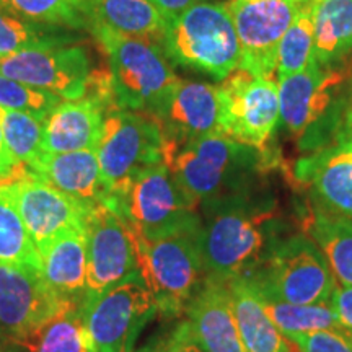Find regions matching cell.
<instances>
[{
    "instance_id": "20",
    "label": "cell",
    "mask_w": 352,
    "mask_h": 352,
    "mask_svg": "<svg viewBox=\"0 0 352 352\" xmlns=\"http://www.w3.org/2000/svg\"><path fill=\"white\" fill-rule=\"evenodd\" d=\"M28 170L90 212L100 206H111L95 148L65 153L43 152Z\"/></svg>"
},
{
    "instance_id": "8",
    "label": "cell",
    "mask_w": 352,
    "mask_h": 352,
    "mask_svg": "<svg viewBox=\"0 0 352 352\" xmlns=\"http://www.w3.org/2000/svg\"><path fill=\"white\" fill-rule=\"evenodd\" d=\"M83 323L94 352H129L151 314L152 296L139 272L82 303Z\"/></svg>"
},
{
    "instance_id": "1",
    "label": "cell",
    "mask_w": 352,
    "mask_h": 352,
    "mask_svg": "<svg viewBox=\"0 0 352 352\" xmlns=\"http://www.w3.org/2000/svg\"><path fill=\"white\" fill-rule=\"evenodd\" d=\"M201 206L206 277L222 284L248 277L277 233L274 201L253 188Z\"/></svg>"
},
{
    "instance_id": "3",
    "label": "cell",
    "mask_w": 352,
    "mask_h": 352,
    "mask_svg": "<svg viewBox=\"0 0 352 352\" xmlns=\"http://www.w3.org/2000/svg\"><path fill=\"white\" fill-rule=\"evenodd\" d=\"M201 233V217L155 235L135 232L139 274L158 314H183L206 280Z\"/></svg>"
},
{
    "instance_id": "38",
    "label": "cell",
    "mask_w": 352,
    "mask_h": 352,
    "mask_svg": "<svg viewBox=\"0 0 352 352\" xmlns=\"http://www.w3.org/2000/svg\"><path fill=\"white\" fill-rule=\"evenodd\" d=\"M23 168H26V166L20 165L19 162L12 157V153L8 152L6 139H3L2 124H0V183L12 179L13 176L19 175Z\"/></svg>"
},
{
    "instance_id": "40",
    "label": "cell",
    "mask_w": 352,
    "mask_h": 352,
    "mask_svg": "<svg viewBox=\"0 0 352 352\" xmlns=\"http://www.w3.org/2000/svg\"><path fill=\"white\" fill-rule=\"evenodd\" d=\"M277 352H297V351H296V347H294V346L290 344V342L287 341V344H285V346L283 347V349L277 351Z\"/></svg>"
},
{
    "instance_id": "28",
    "label": "cell",
    "mask_w": 352,
    "mask_h": 352,
    "mask_svg": "<svg viewBox=\"0 0 352 352\" xmlns=\"http://www.w3.org/2000/svg\"><path fill=\"white\" fill-rule=\"evenodd\" d=\"M318 0H297L294 20L277 54V80L300 72L315 60V10Z\"/></svg>"
},
{
    "instance_id": "13",
    "label": "cell",
    "mask_w": 352,
    "mask_h": 352,
    "mask_svg": "<svg viewBox=\"0 0 352 352\" xmlns=\"http://www.w3.org/2000/svg\"><path fill=\"white\" fill-rule=\"evenodd\" d=\"M349 70L324 69L314 60L307 69L277 80L279 122L303 148H314L334 108L333 94Z\"/></svg>"
},
{
    "instance_id": "42",
    "label": "cell",
    "mask_w": 352,
    "mask_h": 352,
    "mask_svg": "<svg viewBox=\"0 0 352 352\" xmlns=\"http://www.w3.org/2000/svg\"><path fill=\"white\" fill-rule=\"evenodd\" d=\"M349 69H352V56H351V60H349Z\"/></svg>"
},
{
    "instance_id": "30",
    "label": "cell",
    "mask_w": 352,
    "mask_h": 352,
    "mask_svg": "<svg viewBox=\"0 0 352 352\" xmlns=\"http://www.w3.org/2000/svg\"><path fill=\"white\" fill-rule=\"evenodd\" d=\"M261 297V303L274 327L284 338L311 331H344L329 303L323 305H294Z\"/></svg>"
},
{
    "instance_id": "33",
    "label": "cell",
    "mask_w": 352,
    "mask_h": 352,
    "mask_svg": "<svg viewBox=\"0 0 352 352\" xmlns=\"http://www.w3.org/2000/svg\"><path fill=\"white\" fill-rule=\"evenodd\" d=\"M59 96L38 90L0 72V108L23 111L44 121L60 103Z\"/></svg>"
},
{
    "instance_id": "2",
    "label": "cell",
    "mask_w": 352,
    "mask_h": 352,
    "mask_svg": "<svg viewBox=\"0 0 352 352\" xmlns=\"http://www.w3.org/2000/svg\"><path fill=\"white\" fill-rule=\"evenodd\" d=\"M165 162L188 199L201 206L256 188L264 170L272 166V155L264 148L212 134L168 152Z\"/></svg>"
},
{
    "instance_id": "7",
    "label": "cell",
    "mask_w": 352,
    "mask_h": 352,
    "mask_svg": "<svg viewBox=\"0 0 352 352\" xmlns=\"http://www.w3.org/2000/svg\"><path fill=\"white\" fill-rule=\"evenodd\" d=\"M96 155L111 208L116 209L135 176L165 162L164 132L151 114L113 108L104 118Z\"/></svg>"
},
{
    "instance_id": "39",
    "label": "cell",
    "mask_w": 352,
    "mask_h": 352,
    "mask_svg": "<svg viewBox=\"0 0 352 352\" xmlns=\"http://www.w3.org/2000/svg\"><path fill=\"white\" fill-rule=\"evenodd\" d=\"M147 2H151L153 7H157L166 19H171V16L184 12L188 7L199 2V0H147Z\"/></svg>"
},
{
    "instance_id": "16",
    "label": "cell",
    "mask_w": 352,
    "mask_h": 352,
    "mask_svg": "<svg viewBox=\"0 0 352 352\" xmlns=\"http://www.w3.org/2000/svg\"><path fill=\"white\" fill-rule=\"evenodd\" d=\"M316 208L352 220V108L334 138L294 168Z\"/></svg>"
},
{
    "instance_id": "4",
    "label": "cell",
    "mask_w": 352,
    "mask_h": 352,
    "mask_svg": "<svg viewBox=\"0 0 352 352\" xmlns=\"http://www.w3.org/2000/svg\"><path fill=\"white\" fill-rule=\"evenodd\" d=\"M88 30L108 57L116 108L155 116L179 80L162 43L124 36L100 26Z\"/></svg>"
},
{
    "instance_id": "10",
    "label": "cell",
    "mask_w": 352,
    "mask_h": 352,
    "mask_svg": "<svg viewBox=\"0 0 352 352\" xmlns=\"http://www.w3.org/2000/svg\"><path fill=\"white\" fill-rule=\"evenodd\" d=\"M0 192L19 212L39 253L65 232L74 228L85 230L90 210L28 168L0 183Z\"/></svg>"
},
{
    "instance_id": "25",
    "label": "cell",
    "mask_w": 352,
    "mask_h": 352,
    "mask_svg": "<svg viewBox=\"0 0 352 352\" xmlns=\"http://www.w3.org/2000/svg\"><path fill=\"white\" fill-rule=\"evenodd\" d=\"M303 233L318 246L340 285H352V220L320 208L303 217Z\"/></svg>"
},
{
    "instance_id": "5",
    "label": "cell",
    "mask_w": 352,
    "mask_h": 352,
    "mask_svg": "<svg viewBox=\"0 0 352 352\" xmlns=\"http://www.w3.org/2000/svg\"><path fill=\"white\" fill-rule=\"evenodd\" d=\"M246 279L263 297L294 305L329 303L338 285L324 254L305 233H276Z\"/></svg>"
},
{
    "instance_id": "37",
    "label": "cell",
    "mask_w": 352,
    "mask_h": 352,
    "mask_svg": "<svg viewBox=\"0 0 352 352\" xmlns=\"http://www.w3.org/2000/svg\"><path fill=\"white\" fill-rule=\"evenodd\" d=\"M166 352H204L199 346V342L196 341L188 320L183 321V323L179 324V328L175 331L173 338H171L170 347Z\"/></svg>"
},
{
    "instance_id": "19",
    "label": "cell",
    "mask_w": 352,
    "mask_h": 352,
    "mask_svg": "<svg viewBox=\"0 0 352 352\" xmlns=\"http://www.w3.org/2000/svg\"><path fill=\"white\" fill-rule=\"evenodd\" d=\"M116 108L109 88H96L80 100L60 101L44 120L43 152L91 151L103 135L104 118Z\"/></svg>"
},
{
    "instance_id": "26",
    "label": "cell",
    "mask_w": 352,
    "mask_h": 352,
    "mask_svg": "<svg viewBox=\"0 0 352 352\" xmlns=\"http://www.w3.org/2000/svg\"><path fill=\"white\" fill-rule=\"evenodd\" d=\"M352 56V0H318L315 10V60L341 69Z\"/></svg>"
},
{
    "instance_id": "14",
    "label": "cell",
    "mask_w": 352,
    "mask_h": 352,
    "mask_svg": "<svg viewBox=\"0 0 352 352\" xmlns=\"http://www.w3.org/2000/svg\"><path fill=\"white\" fill-rule=\"evenodd\" d=\"M116 210L124 215L135 232L145 236L199 217L197 206L182 191L166 162L135 176Z\"/></svg>"
},
{
    "instance_id": "21",
    "label": "cell",
    "mask_w": 352,
    "mask_h": 352,
    "mask_svg": "<svg viewBox=\"0 0 352 352\" xmlns=\"http://www.w3.org/2000/svg\"><path fill=\"white\" fill-rule=\"evenodd\" d=\"M184 314L204 352H246L233 316L227 284L206 277Z\"/></svg>"
},
{
    "instance_id": "27",
    "label": "cell",
    "mask_w": 352,
    "mask_h": 352,
    "mask_svg": "<svg viewBox=\"0 0 352 352\" xmlns=\"http://www.w3.org/2000/svg\"><path fill=\"white\" fill-rule=\"evenodd\" d=\"M83 302H65L57 314L19 341L28 352H94L83 323Z\"/></svg>"
},
{
    "instance_id": "22",
    "label": "cell",
    "mask_w": 352,
    "mask_h": 352,
    "mask_svg": "<svg viewBox=\"0 0 352 352\" xmlns=\"http://www.w3.org/2000/svg\"><path fill=\"white\" fill-rule=\"evenodd\" d=\"M41 276L64 300L83 302L87 294V233L74 228L39 253Z\"/></svg>"
},
{
    "instance_id": "32",
    "label": "cell",
    "mask_w": 352,
    "mask_h": 352,
    "mask_svg": "<svg viewBox=\"0 0 352 352\" xmlns=\"http://www.w3.org/2000/svg\"><path fill=\"white\" fill-rule=\"evenodd\" d=\"M0 124L8 152L30 168L43 153L44 121L23 111L0 108Z\"/></svg>"
},
{
    "instance_id": "31",
    "label": "cell",
    "mask_w": 352,
    "mask_h": 352,
    "mask_svg": "<svg viewBox=\"0 0 352 352\" xmlns=\"http://www.w3.org/2000/svg\"><path fill=\"white\" fill-rule=\"evenodd\" d=\"M0 266L41 272V256L12 202L0 192Z\"/></svg>"
},
{
    "instance_id": "35",
    "label": "cell",
    "mask_w": 352,
    "mask_h": 352,
    "mask_svg": "<svg viewBox=\"0 0 352 352\" xmlns=\"http://www.w3.org/2000/svg\"><path fill=\"white\" fill-rule=\"evenodd\" d=\"M298 352H352V334L346 331H311L285 338Z\"/></svg>"
},
{
    "instance_id": "41",
    "label": "cell",
    "mask_w": 352,
    "mask_h": 352,
    "mask_svg": "<svg viewBox=\"0 0 352 352\" xmlns=\"http://www.w3.org/2000/svg\"><path fill=\"white\" fill-rule=\"evenodd\" d=\"M0 352H7V351H6V347L2 346V342H0Z\"/></svg>"
},
{
    "instance_id": "17",
    "label": "cell",
    "mask_w": 352,
    "mask_h": 352,
    "mask_svg": "<svg viewBox=\"0 0 352 352\" xmlns=\"http://www.w3.org/2000/svg\"><path fill=\"white\" fill-rule=\"evenodd\" d=\"M65 302L39 271L0 266V333L15 342L52 318Z\"/></svg>"
},
{
    "instance_id": "23",
    "label": "cell",
    "mask_w": 352,
    "mask_h": 352,
    "mask_svg": "<svg viewBox=\"0 0 352 352\" xmlns=\"http://www.w3.org/2000/svg\"><path fill=\"white\" fill-rule=\"evenodd\" d=\"M166 16L147 0H91L88 26L162 43Z\"/></svg>"
},
{
    "instance_id": "24",
    "label": "cell",
    "mask_w": 352,
    "mask_h": 352,
    "mask_svg": "<svg viewBox=\"0 0 352 352\" xmlns=\"http://www.w3.org/2000/svg\"><path fill=\"white\" fill-rule=\"evenodd\" d=\"M227 287L230 292L233 316L246 352H277L283 349L287 341L267 316L252 280L239 277L227 283Z\"/></svg>"
},
{
    "instance_id": "11",
    "label": "cell",
    "mask_w": 352,
    "mask_h": 352,
    "mask_svg": "<svg viewBox=\"0 0 352 352\" xmlns=\"http://www.w3.org/2000/svg\"><path fill=\"white\" fill-rule=\"evenodd\" d=\"M222 135L264 148L279 124V88L270 77L236 69L219 85Z\"/></svg>"
},
{
    "instance_id": "36",
    "label": "cell",
    "mask_w": 352,
    "mask_h": 352,
    "mask_svg": "<svg viewBox=\"0 0 352 352\" xmlns=\"http://www.w3.org/2000/svg\"><path fill=\"white\" fill-rule=\"evenodd\" d=\"M329 307L340 321L341 328L346 333L352 334V285H336Z\"/></svg>"
},
{
    "instance_id": "34",
    "label": "cell",
    "mask_w": 352,
    "mask_h": 352,
    "mask_svg": "<svg viewBox=\"0 0 352 352\" xmlns=\"http://www.w3.org/2000/svg\"><path fill=\"white\" fill-rule=\"evenodd\" d=\"M63 44V39L46 33L43 26L32 25L0 12V59L34 47H50Z\"/></svg>"
},
{
    "instance_id": "6",
    "label": "cell",
    "mask_w": 352,
    "mask_h": 352,
    "mask_svg": "<svg viewBox=\"0 0 352 352\" xmlns=\"http://www.w3.org/2000/svg\"><path fill=\"white\" fill-rule=\"evenodd\" d=\"M162 46L171 63L226 80L240 65V44L227 3L199 2L166 20Z\"/></svg>"
},
{
    "instance_id": "9",
    "label": "cell",
    "mask_w": 352,
    "mask_h": 352,
    "mask_svg": "<svg viewBox=\"0 0 352 352\" xmlns=\"http://www.w3.org/2000/svg\"><path fill=\"white\" fill-rule=\"evenodd\" d=\"M85 233L88 300L139 272V256L134 228L111 206L91 210Z\"/></svg>"
},
{
    "instance_id": "29",
    "label": "cell",
    "mask_w": 352,
    "mask_h": 352,
    "mask_svg": "<svg viewBox=\"0 0 352 352\" xmlns=\"http://www.w3.org/2000/svg\"><path fill=\"white\" fill-rule=\"evenodd\" d=\"M91 0H0V12L38 26H88Z\"/></svg>"
},
{
    "instance_id": "15",
    "label": "cell",
    "mask_w": 352,
    "mask_h": 352,
    "mask_svg": "<svg viewBox=\"0 0 352 352\" xmlns=\"http://www.w3.org/2000/svg\"><path fill=\"white\" fill-rule=\"evenodd\" d=\"M228 12L240 44V70L272 77L285 32L292 23L297 0H230Z\"/></svg>"
},
{
    "instance_id": "18",
    "label": "cell",
    "mask_w": 352,
    "mask_h": 352,
    "mask_svg": "<svg viewBox=\"0 0 352 352\" xmlns=\"http://www.w3.org/2000/svg\"><path fill=\"white\" fill-rule=\"evenodd\" d=\"M165 138L166 153L206 135L222 134L219 85L179 78L155 116Z\"/></svg>"
},
{
    "instance_id": "12",
    "label": "cell",
    "mask_w": 352,
    "mask_h": 352,
    "mask_svg": "<svg viewBox=\"0 0 352 352\" xmlns=\"http://www.w3.org/2000/svg\"><path fill=\"white\" fill-rule=\"evenodd\" d=\"M0 72L65 101L83 98L96 76L85 47L65 44L25 50L0 59Z\"/></svg>"
}]
</instances>
